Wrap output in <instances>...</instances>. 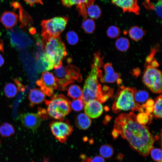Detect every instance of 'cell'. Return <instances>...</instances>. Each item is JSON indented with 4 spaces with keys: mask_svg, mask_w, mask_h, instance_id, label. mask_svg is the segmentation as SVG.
Masks as SVG:
<instances>
[{
    "mask_svg": "<svg viewBox=\"0 0 162 162\" xmlns=\"http://www.w3.org/2000/svg\"><path fill=\"white\" fill-rule=\"evenodd\" d=\"M15 132L13 126L9 123H3L0 126V133L4 137L11 136L14 134Z\"/></svg>",
    "mask_w": 162,
    "mask_h": 162,
    "instance_id": "cell-21",
    "label": "cell"
},
{
    "mask_svg": "<svg viewBox=\"0 0 162 162\" xmlns=\"http://www.w3.org/2000/svg\"><path fill=\"white\" fill-rule=\"evenodd\" d=\"M8 34L9 35L11 44L18 49L22 48L27 46L30 44V40L27 35L20 30L16 28H11L8 30Z\"/></svg>",
    "mask_w": 162,
    "mask_h": 162,
    "instance_id": "cell-10",
    "label": "cell"
},
{
    "mask_svg": "<svg viewBox=\"0 0 162 162\" xmlns=\"http://www.w3.org/2000/svg\"><path fill=\"white\" fill-rule=\"evenodd\" d=\"M19 17L14 12L6 11L2 15L0 21L7 29H11L18 22Z\"/></svg>",
    "mask_w": 162,
    "mask_h": 162,
    "instance_id": "cell-15",
    "label": "cell"
},
{
    "mask_svg": "<svg viewBox=\"0 0 162 162\" xmlns=\"http://www.w3.org/2000/svg\"><path fill=\"white\" fill-rule=\"evenodd\" d=\"M40 116L42 120H45L47 118V112L45 109H43L41 108H38V113Z\"/></svg>",
    "mask_w": 162,
    "mask_h": 162,
    "instance_id": "cell-38",
    "label": "cell"
},
{
    "mask_svg": "<svg viewBox=\"0 0 162 162\" xmlns=\"http://www.w3.org/2000/svg\"><path fill=\"white\" fill-rule=\"evenodd\" d=\"M17 91V88L16 85L11 83L7 84L4 89V94L8 98H12L15 97Z\"/></svg>",
    "mask_w": 162,
    "mask_h": 162,
    "instance_id": "cell-26",
    "label": "cell"
},
{
    "mask_svg": "<svg viewBox=\"0 0 162 162\" xmlns=\"http://www.w3.org/2000/svg\"><path fill=\"white\" fill-rule=\"evenodd\" d=\"M116 49L119 51L125 52L127 51L129 48L130 43L129 40L126 38L121 37L117 39L115 43Z\"/></svg>",
    "mask_w": 162,
    "mask_h": 162,
    "instance_id": "cell-24",
    "label": "cell"
},
{
    "mask_svg": "<svg viewBox=\"0 0 162 162\" xmlns=\"http://www.w3.org/2000/svg\"><path fill=\"white\" fill-rule=\"evenodd\" d=\"M66 39L68 43L71 45L76 44L79 40L77 34L73 31H69L67 33Z\"/></svg>",
    "mask_w": 162,
    "mask_h": 162,
    "instance_id": "cell-33",
    "label": "cell"
},
{
    "mask_svg": "<svg viewBox=\"0 0 162 162\" xmlns=\"http://www.w3.org/2000/svg\"><path fill=\"white\" fill-rule=\"evenodd\" d=\"M134 72V73L135 75H136V73H137L138 75H139L140 73V70L138 68H137L135 70Z\"/></svg>",
    "mask_w": 162,
    "mask_h": 162,
    "instance_id": "cell-46",
    "label": "cell"
},
{
    "mask_svg": "<svg viewBox=\"0 0 162 162\" xmlns=\"http://www.w3.org/2000/svg\"><path fill=\"white\" fill-rule=\"evenodd\" d=\"M149 96L148 93L146 91L140 90L136 91L134 97L135 102L139 104L145 102L148 99Z\"/></svg>",
    "mask_w": 162,
    "mask_h": 162,
    "instance_id": "cell-28",
    "label": "cell"
},
{
    "mask_svg": "<svg viewBox=\"0 0 162 162\" xmlns=\"http://www.w3.org/2000/svg\"><path fill=\"white\" fill-rule=\"evenodd\" d=\"M81 157L82 159V160L81 162H89L88 158H87L85 155L82 154L81 156Z\"/></svg>",
    "mask_w": 162,
    "mask_h": 162,
    "instance_id": "cell-45",
    "label": "cell"
},
{
    "mask_svg": "<svg viewBox=\"0 0 162 162\" xmlns=\"http://www.w3.org/2000/svg\"><path fill=\"white\" fill-rule=\"evenodd\" d=\"M103 68L104 74H102L100 77V80L102 83H113L120 78V74L114 71L111 63H106L104 64Z\"/></svg>",
    "mask_w": 162,
    "mask_h": 162,
    "instance_id": "cell-14",
    "label": "cell"
},
{
    "mask_svg": "<svg viewBox=\"0 0 162 162\" xmlns=\"http://www.w3.org/2000/svg\"><path fill=\"white\" fill-rule=\"evenodd\" d=\"M149 116L146 113L141 112L136 116V119L139 124L145 125L148 123L149 120Z\"/></svg>",
    "mask_w": 162,
    "mask_h": 162,
    "instance_id": "cell-35",
    "label": "cell"
},
{
    "mask_svg": "<svg viewBox=\"0 0 162 162\" xmlns=\"http://www.w3.org/2000/svg\"><path fill=\"white\" fill-rule=\"evenodd\" d=\"M89 162H105V160L103 157L101 155H97L93 158H88Z\"/></svg>",
    "mask_w": 162,
    "mask_h": 162,
    "instance_id": "cell-37",
    "label": "cell"
},
{
    "mask_svg": "<svg viewBox=\"0 0 162 162\" xmlns=\"http://www.w3.org/2000/svg\"><path fill=\"white\" fill-rule=\"evenodd\" d=\"M19 9V20L20 23V27L22 29L26 28L32 23V20L27 13L22 9L20 5Z\"/></svg>",
    "mask_w": 162,
    "mask_h": 162,
    "instance_id": "cell-19",
    "label": "cell"
},
{
    "mask_svg": "<svg viewBox=\"0 0 162 162\" xmlns=\"http://www.w3.org/2000/svg\"><path fill=\"white\" fill-rule=\"evenodd\" d=\"M62 4L65 7L70 8L76 5L77 9L79 11H84L90 5L94 4L95 0H61Z\"/></svg>",
    "mask_w": 162,
    "mask_h": 162,
    "instance_id": "cell-16",
    "label": "cell"
},
{
    "mask_svg": "<svg viewBox=\"0 0 162 162\" xmlns=\"http://www.w3.org/2000/svg\"><path fill=\"white\" fill-rule=\"evenodd\" d=\"M101 156L105 158H109L112 156L114 153L112 147L110 145L106 144L102 146L100 149Z\"/></svg>",
    "mask_w": 162,
    "mask_h": 162,
    "instance_id": "cell-30",
    "label": "cell"
},
{
    "mask_svg": "<svg viewBox=\"0 0 162 162\" xmlns=\"http://www.w3.org/2000/svg\"><path fill=\"white\" fill-rule=\"evenodd\" d=\"M106 34L107 36L111 38H115L119 37L121 34L119 28L115 26H111L108 28Z\"/></svg>",
    "mask_w": 162,
    "mask_h": 162,
    "instance_id": "cell-31",
    "label": "cell"
},
{
    "mask_svg": "<svg viewBox=\"0 0 162 162\" xmlns=\"http://www.w3.org/2000/svg\"><path fill=\"white\" fill-rule=\"evenodd\" d=\"M136 89L134 87L120 86L115 96V100L112 106V111L117 113L121 110H136L141 112L144 111L145 107L136 103L134 96Z\"/></svg>",
    "mask_w": 162,
    "mask_h": 162,
    "instance_id": "cell-2",
    "label": "cell"
},
{
    "mask_svg": "<svg viewBox=\"0 0 162 162\" xmlns=\"http://www.w3.org/2000/svg\"><path fill=\"white\" fill-rule=\"evenodd\" d=\"M14 80L17 85L18 90H20L22 91H24L25 90L26 87L21 84L17 79H14Z\"/></svg>",
    "mask_w": 162,
    "mask_h": 162,
    "instance_id": "cell-40",
    "label": "cell"
},
{
    "mask_svg": "<svg viewBox=\"0 0 162 162\" xmlns=\"http://www.w3.org/2000/svg\"><path fill=\"white\" fill-rule=\"evenodd\" d=\"M40 90L47 96H53L54 91L56 89L57 85L54 76L50 72L44 71L39 80L36 82Z\"/></svg>",
    "mask_w": 162,
    "mask_h": 162,
    "instance_id": "cell-8",
    "label": "cell"
},
{
    "mask_svg": "<svg viewBox=\"0 0 162 162\" xmlns=\"http://www.w3.org/2000/svg\"><path fill=\"white\" fill-rule=\"evenodd\" d=\"M82 91L81 88L76 85H72L68 88V95L73 99L81 98Z\"/></svg>",
    "mask_w": 162,
    "mask_h": 162,
    "instance_id": "cell-23",
    "label": "cell"
},
{
    "mask_svg": "<svg viewBox=\"0 0 162 162\" xmlns=\"http://www.w3.org/2000/svg\"><path fill=\"white\" fill-rule=\"evenodd\" d=\"M50 127L56 138L62 143L66 142L73 131L70 124L61 121H53L50 124Z\"/></svg>",
    "mask_w": 162,
    "mask_h": 162,
    "instance_id": "cell-9",
    "label": "cell"
},
{
    "mask_svg": "<svg viewBox=\"0 0 162 162\" xmlns=\"http://www.w3.org/2000/svg\"><path fill=\"white\" fill-rule=\"evenodd\" d=\"M103 111V106L98 100H92L85 104V112L91 118H95L99 117Z\"/></svg>",
    "mask_w": 162,
    "mask_h": 162,
    "instance_id": "cell-12",
    "label": "cell"
},
{
    "mask_svg": "<svg viewBox=\"0 0 162 162\" xmlns=\"http://www.w3.org/2000/svg\"><path fill=\"white\" fill-rule=\"evenodd\" d=\"M45 94L38 88L31 89L28 95L30 106L33 107L35 105L41 103L45 100Z\"/></svg>",
    "mask_w": 162,
    "mask_h": 162,
    "instance_id": "cell-17",
    "label": "cell"
},
{
    "mask_svg": "<svg viewBox=\"0 0 162 162\" xmlns=\"http://www.w3.org/2000/svg\"><path fill=\"white\" fill-rule=\"evenodd\" d=\"M112 3L122 9L124 13L126 12L140 14V8L137 0H111Z\"/></svg>",
    "mask_w": 162,
    "mask_h": 162,
    "instance_id": "cell-13",
    "label": "cell"
},
{
    "mask_svg": "<svg viewBox=\"0 0 162 162\" xmlns=\"http://www.w3.org/2000/svg\"><path fill=\"white\" fill-rule=\"evenodd\" d=\"M82 27L86 33L92 34L95 29V24L93 19L87 18L82 22Z\"/></svg>",
    "mask_w": 162,
    "mask_h": 162,
    "instance_id": "cell-25",
    "label": "cell"
},
{
    "mask_svg": "<svg viewBox=\"0 0 162 162\" xmlns=\"http://www.w3.org/2000/svg\"><path fill=\"white\" fill-rule=\"evenodd\" d=\"M154 101L152 99H148L146 102L145 104H143L142 105L144 107L146 106H154Z\"/></svg>",
    "mask_w": 162,
    "mask_h": 162,
    "instance_id": "cell-41",
    "label": "cell"
},
{
    "mask_svg": "<svg viewBox=\"0 0 162 162\" xmlns=\"http://www.w3.org/2000/svg\"><path fill=\"white\" fill-rule=\"evenodd\" d=\"M146 31L142 28L137 26L131 27L128 31V35L132 40L138 41L143 37Z\"/></svg>",
    "mask_w": 162,
    "mask_h": 162,
    "instance_id": "cell-20",
    "label": "cell"
},
{
    "mask_svg": "<svg viewBox=\"0 0 162 162\" xmlns=\"http://www.w3.org/2000/svg\"><path fill=\"white\" fill-rule=\"evenodd\" d=\"M92 120L86 114L81 113L77 116L75 120L76 126L79 129L86 130L90 126Z\"/></svg>",
    "mask_w": 162,
    "mask_h": 162,
    "instance_id": "cell-18",
    "label": "cell"
},
{
    "mask_svg": "<svg viewBox=\"0 0 162 162\" xmlns=\"http://www.w3.org/2000/svg\"><path fill=\"white\" fill-rule=\"evenodd\" d=\"M68 20L67 16L56 17L43 20L41 23L43 38L56 37L59 36L65 29Z\"/></svg>",
    "mask_w": 162,
    "mask_h": 162,
    "instance_id": "cell-6",
    "label": "cell"
},
{
    "mask_svg": "<svg viewBox=\"0 0 162 162\" xmlns=\"http://www.w3.org/2000/svg\"><path fill=\"white\" fill-rule=\"evenodd\" d=\"M84 103L81 98L74 99L70 102V107L74 110L80 111L83 108Z\"/></svg>",
    "mask_w": 162,
    "mask_h": 162,
    "instance_id": "cell-32",
    "label": "cell"
},
{
    "mask_svg": "<svg viewBox=\"0 0 162 162\" xmlns=\"http://www.w3.org/2000/svg\"><path fill=\"white\" fill-rule=\"evenodd\" d=\"M153 160L157 162H162V150L159 148H153L150 153Z\"/></svg>",
    "mask_w": 162,
    "mask_h": 162,
    "instance_id": "cell-34",
    "label": "cell"
},
{
    "mask_svg": "<svg viewBox=\"0 0 162 162\" xmlns=\"http://www.w3.org/2000/svg\"><path fill=\"white\" fill-rule=\"evenodd\" d=\"M40 59L45 70L48 71L52 69L54 67L53 62L48 55L44 52L40 57Z\"/></svg>",
    "mask_w": 162,
    "mask_h": 162,
    "instance_id": "cell-29",
    "label": "cell"
},
{
    "mask_svg": "<svg viewBox=\"0 0 162 162\" xmlns=\"http://www.w3.org/2000/svg\"><path fill=\"white\" fill-rule=\"evenodd\" d=\"M42 49L49 56L55 69L62 66V60L67 53L65 45L61 37L42 38Z\"/></svg>",
    "mask_w": 162,
    "mask_h": 162,
    "instance_id": "cell-3",
    "label": "cell"
},
{
    "mask_svg": "<svg viewBox=\"0 0 162 162\" xmlns=\"http://www.w3.org/2000/svg\"><path fill=\"white\" fill-rule=\"evenodd\" d=\"M87 16L93 19L98 18L101 14V10L97 4H92L89 6L86 9Z\"/></svg>",
    "mask_w": 162,
    "mask_h": 162,
    "instance_id": "cell-22",
    "label": "cell"
},
{
    "mask_svg": "<svg viewBox=\"0 0 162 162\" xmlns=\"http://www.w3.org/2000/svg\"><path fill=\"white\" fill-rule=\"evenodd\" d=\"M71 59L68 60V64L62 66L54 70L55 76L57 85L56 89L59 91L67 90L68 85L75 80L80 82L82 80V75L79 68L70 64Z\"/></svg>",
    "mask_w": 162,
    "mask_h": 162,
    "instance_id": "cell-4",
    "label": "cell"
},
{
    "mask_svg": "<svg viewBox=\"0 0 162 162\" xmlns=\"http://www.w3.org/2000/svg\"><path fill=\"white\" fill-rule=\"evenodd\" d=\"M114 129L143 156H148L154 148L155 140L148 128L139 124L136 116L132 112L119 114L115 120Z\"/></svg>",
    "mask_w": 162,
    "mask_h": 162,
    "instance_id": "cell-1",
    "label": "cell"
},
{
    "mask_svg": "<svg viewBox=\"0 0 162 162\" xmlns=\"http://www.w3.org/2000/svg\"><path fill=\"white\" fill-rule=\"evenodd\" d=\"M31 6H32L36 3L43 4L41 0H24Z\"/></svg>",
    "mask_w": 162,
    "mask_h": 162,
    "instance_id": "cell-39",
    "label": "cell"
},
{
    "mask_svg": "<svg viewBox=\"0 0 162 162\" xmlns=\"http://www.w3.org/2000/svg\"><path fill=\"white\" fill-rule=\"evenodd\" d=\"M44 101L48 115L55 119L62 120L70 112V102L63 94L55 95L50 100H45Z\"/></svg>",
    "mask_w": 162,
    "mask_h": 162,
    "instance_id": "cell-5",
    "label": "cell"
},
{
    "mask_svg": "<svg viewBox=\"0 0 162 162\" xmlns=\"http://www.w3.org/2000/svg\"><path fill=\"white\" fill-rule=\"evenodd\" d=\"M158 50L157 46L153 48L151 51L150 53L146 59L145 66L150 65L151 63L154 58V56Z\"/></svg>",
    "mask_w": 162,
    "mask_h": 162,
    "instance_id": "cell-36",
    "label": "cell"
},
{
    "mask_svg": "<svg viewBox=\"0 0 162 162\" xmlns=\"http://www.w3.org/2000/svg\"><path fill=\"white\" fill-rule=\"evenodd\" d=\"M4 53V51H0V67H1L4 62V59L2 54Z\"/></svg>",
    "mask_w": 162,
    "mask_h": 162,
    "instance_id": "cell-42",
    "label": "cell"
},
{
    "mask_svg": "<svg viewBox=\"0 0 162 162\" xmlns=\"http://www.w3.org/2000/svg\"><path fill=\"white\" fill-rule=\"evenodd\" d=\"M150 65H151L153 67L156 68V67L158 66L159 64L156 60L154 58L153 60L151 63Z\"/></svg>",
    "mask_w": 162,
    "mask_h": 162,
    "instance_id": "cell-43",
    "label": "cell"
},
{
    "mask_svg": "<svg viewBox=\"0 0 162 162\" xmlns=\"http://www.w3.org/2000/svg\"><path fill=\"white\" fill-rule=\"evenodd\" d=\"M112 134L114 139H116L119 135L118 133L114 129L112 131Z\"/></svg>",
    "mask_w": 162,
    "mask_h": 162,
    "instance_id": "cell-44",
    "label": "cell"
},
{
    "mask_svg": "<svg viewBox=\"0 0 162 162\" xmlns=\"http://www.w3.org/2000/svg\"><path fill=\"white\" fill-rule=\"evenodd\" d=\"M20 116L22 124L27 128L35 130L40 124L42 119L38 113H23Z\"/></svg>",
    "mask_w": 162,
    "mask_h": 162,
    "instance_id": "cell-11",
    "label": "cell"
},
{
    "mask_svg": "<svg viewBox=\"0 0 162 162\" xmlns=\"http://www.w3.org/2000/svg\"><path fill=\"white\" fill-rule=\"evenodd\" d=\"M143 83L153 92H162V73L161 71L150 65L146 66L142 76Z\"/></svg>",
    "mask_w": 162,
    "mask_h": 162,
    "instance_id": "cell-7",
    "label": "cell"
},
{
    "mask_svg": "<svg viewBox=\"0 0 162 162\" xmlns=\"http://www.w3.org/2000/svg\"><path fill=\"white\" fill-rule=\"evenodd\" d=\"M49 158H46L45 157H44V159L43 162H49ZM31 162H34L33 161H32Z\"/></svg>",
    "mask_w": 162,
    "mask_h": 162,
    "instance_id": "cell-47",
    "label": "cell"
},
{
    "mask_svg": "<svg viewBox=\"0 0 162 162\" xmlns=\"http://www.w3.org/2000/svg\"><path fill=\"white\" fill-rule=\"evenodd\" d=\"M154 116L158 118H162V95L158 97L155 100L153 111Z\"/></svg>",
    "mask_w": 162,
    "mask_h": 162,
    "instance_id": "cell-27",
    "label": "cell"
},
{
    "mask_svg": "<svg viewBox=\"0 0 162 162\" xmlns=\"http://www.w3.org/2000/svg\"></svg>",
    "mask_w": 162,
    "mask_h": 162,
    "instance_id": "cell-48",
    "label": "cell"
}]
</instances>
